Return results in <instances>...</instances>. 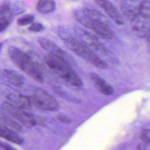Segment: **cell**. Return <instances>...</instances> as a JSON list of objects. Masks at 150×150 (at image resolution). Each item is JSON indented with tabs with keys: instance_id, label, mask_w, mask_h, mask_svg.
<instances>
[{
	"instance_id": "cell-11",
	"label": "cell",
	"mask_w": 150,
	"mask_h": 150,
	"mask_svg": "<svg viewBox=\"0 0 150 150\" xmlns=\"http://www.w3.org/2000/svg\"><path fill=\"white\" fill-rule=\"evenodd\" d=\"M8 102L15 107L26 110L30 108L32 105L28 96H24L18 91L9 93L6 97Z\"/></svg>"
},
{
	"instance_id": "cell-10",
	"label": "cell",
	"mask_w": 150,
	"mask_h": 150,
	"mask_svg": "<svg viewBox=\"0 0 150 150\" xmlns=\"http://www.w3.org/2000/svg\"><path fill=\"white\" fill-rule=\"evenodd\" d=\"M38 42L41 47L47 51L49 53L60 57L66 60L70 63V62L72 61V59H70L69 56L67 55L63 49L49 39L45 38H40L38 39Z\"/></svg>"
},
{
	"instance_id": "cell-15",
	"label": "cell",
	"mask_w": 150,
	"mask_h": 150,
	"mask_svg": "<svg viewBox=\"0 0 150 150\" xmlns=\"http://www.w3.org/2000/svg\"><path fill=\"white\" fill-rule=\"evenodd\" d=\"M131 22L132 23V29L136 35L144 37L149 35V20L139 17Z\"/></svg>"
},
{
	"instance_id": "cell-12",
	"label": "cell",
	"mask_w": 150,
	"mask_h": 150,
	"mask_svg": "<svg viewBox=\"0 0 150 150\" xmlns=\"http://www.w3.org/2000/svg\"><path fill=\"white\" fill-rule=\"evenodd\" d=\"M0 77L5 82L14 86H22L25 81L24 77L15 70L10 69H2L0 70Z\"/></svg>"
},
{
	"instance_id": "cell-7",
	"label": "cell",
	"mask_w": 150,
	"mask_h": 150,
	"mask_svg": "<svg viewBox=\"0 0 150 150\" xmlns=\"http://www.w3.org/2000/svg\"><path fill=\"white\" fill-rule=\"evenodd\" d=\"M75 33L77 39L93 52L104 53H107V50L104 45L96 35L91 32L79 28L75 30Z\"/></svg>"
},
{
	"instance_id": "cell-16",
	"label": "cell",
	"mask_w": 150,
	"mask_h": 150,
	"mask_svg": "<svg viewBox=\"0 0 150 150\" xmlns=\"http://www.w3.org/2000/svg\"><path fill=\"white\" fill-rule=\"evenodd\" d=\"M0 137L16 144L23 143V138L15 131L0 123Z\"/></svg>"
},
{
	"instance_id": "cell-6",
	"label": "cell",
	"mask_w": 150,
	"mask_h": 150,
	"mask_svg": "<svg viewBox=\"0 0 150 150\" xmlns=\"http://www.w3.org/2000/svg\"><path fill=\"white\" fill-rule=\"evenodd\" d=\"M2 108L4 112L25 126L31 127L39 122L38 118H35L31 113L26 110L16 108L8 101L2 104Z\"/></svg>"
},
{
	"instance_id": "cell-1",
	"label": "cell",
	"mask_w": 150,
	"mask_h": 150,
	"mask_svg": "<svg viewBox=\"0 0 150 150\" xmlns=\"http://www.w3.org/2000/svg\"><path fill=\"white\" fill-rule=\"evenodd\" d=\"M76 19L85 27L93 30L98 36L105 39L113 37V32L106 17L97 10L83 8L74 12Z\"/></svg>"
},
{
	"instance_id": "cell-14",
	"label": "cell",
	"mask_w": 150,
	"mask_h": 150,
	"mask_svg": "<svg viewBox=\"0 0 150 150\" xmlns=\"http://www.w3.org/2000/svg\"><path fill=\"white\" fill-rule=\"evenodd\" d=\"M90 77L100 93L106 96L113 94L114 91L113 87L100 76L92 73L90 74Z\"/></svg>"
},
{
	"instance_id": "cell-4",
	"label": "cell",
	"mask_w": 150,
	"mask_h": 150,
	"mask_svg": "<svg viewBox=\"0 0 150 150\" xmlns=\"http://www.w3.org/2000/svg\"><path fill=\"white\" fill-rule=\"evenodd\" d=\"M59 35L67 47L77 55L97 68L101 69L107 68V64L104 60L77 39L69 36L66 33L63 32L62 30L60 31Z\"/></svg>"
},
{
	"instance_id": "cell-25",
	"label": "cell",
	"mask_w": 150,
	"mask_h": 150,
	"mask_svg": "<svg viewBox=\"0 0 150 150\" xmlns=\"http://www.w3.org/2000/svg\"><path fill=\"white\" fill-rule=\"evenodd\" d=\"M1 47H2V43H0V51H1Z\"/></svg>"
},
{
	"instance_id": "cell-18",
	"label": "cell",
	"mask_w": 150,
	"mask_h": 150,
	"mask_svg": "<svg viewBox=\"0 0 150 150\" xmlns=\"http://www.w3.org/2000/svg\"><path fill=\"white\" fill-rule=\"evenodd\" d=\"M55 8V4L52 0H39L36 5L37 11L42 14L52 12Z\"/></svg>"
},
{
	"instance_id": "cell-13",
	"label": "cell",
	"mask_w": 150,
	"mask_h": 150,
	"mask_svg": "<svg viewBox=\"0 0 150 150\" xmlns=\"http://www.w3.org/2000/svg\"><path fill=\"white\" fill-rule=\"evenodd\" d=\"M13 10L8 2H3L0 5V32L5 30L12 21Z\"/></svg>"
},
{
	"instance_id": "cell-22",
	"label": "cell",
	"mask_w": 150,
	"mask_h": 150,
	"mask_svg": "<svg viewBox=\"0 0 150 150\" xmlns=\"http://www.w3.org/2000/svg\"><path fill=\"white\" fill-rule=\"evenodd\" d=\"M141 139L144 142V143L149 144L150 141V135H149V129H145L144 130L141 137Z\"/></svg>"
},
{
	"instance_id": "cell-19",
	"label": "cell",
	"mask_w": 150,
	"mask_h": 150,
	"mask_svg": "<svg viewBox=\"0 0 150 150\" xmlns=\"http://www.w3.org/2000/svg\"><path fill=\"white\" fill-rule=\"evenodd\" d=\"M139 16L146 20L150 18V2L149 0H142L138 8Z\"/></svg>"
},
{
	"instance_id": "cell-20",
	"label": "cell",
	"mask_w": 150,
	"mask_h": 150,
	"mask_svg": "<svg viewBox=\"0 0 150 150\" xmlns=\"http://www.w3.org/2000/svg\"><path fill=\"white\" fill-rule=\"evenodd\" d=\"M34 21V16L30 14L25 15L19 18L17 21V23L19 26H25L33 23Z\"/></svg>"
},
{
	"instance_id": "cell-24",
	"label": "cell",
	"mask_w": 150,
	"mask_h": 150,
	"mask_svg": "<svg viewBox=\"0 0 150 150\" xmlns=\"http://www.w3.org/2000/svg\"><path fill=\"white\" fill-rule=\"evenodd\" d=\"M57 118L60 121H62V122H64V123H69L70 121V120L69 118H67V117H65V116L59 115Z\"/></svg>"
},
{
	"instance_id": "cell-21",
	"label": "cell",
	"mask_w": 150,
	"mask_h": 150,
	"mask_svg": "<svg viewBox=\"0 0 150 150\" xmlns=\"http://www.w3.org/2000/svg\"><path fill=\"white\" fill-rule=\"evenodd\" d=\"M28 29L30 31L38 32L42 31L44 29V27L42 24L39 23H34L31 24V25L29 27Z\"/></svg>"
},
{
	"instance_id": "cell-3",
	"label": "cell",
	"mask_w": 150,
	"mask_h": 150,
	"mask_svg": "<svg viewBox=\"0 0 150 150\" xmlns=\"http://www.w3.org/2000/svg\"><path fill=\"white\" fill-rule=\"evenodd\" d=\"M8 54L12 62L30 77L39 83L43 81L42 64L36 60L33 59L29 54L16 47L11 46L8 49Z\"/></svg>"
},
{
	"instance_id": "cell-23",
	"label": "cell",
	"mask_w": 150,
	"mask_h": 150,
	"mask_svg": "<svg viewBox=\"0 0 150 150\" xmlns=\"http://www.w3.org/2000/svg\"><path fill=\"white\" fill-rule=\"evenodd\" d=\"M0 148H2L4 150H17L14 148L13 146L10 145L9 144L0 141Z\"/></svg>"
},
{
	"instance_id": "cell-17",
	"label": "cell",
	"mask_w": 150,
	"mask_h": 150,
	"mask_svg": "<svg viewBox=\"0 0 150 150\" xmlns=\"http://www.w3.org/2000/svg\"><path fill=\"white\" fill-rule=\"evenodd\" d=\"M0 121H1L2 124L15 131L21 132L22 131L21 125L16 122V121L4 111H0Z\"/></svg>"
},
{
	"instance_id": "cell-2",
	"label": "cell",
	"mask_w": 150,
	"mask_h": 150,
	"mask_svg": "<svg viewBox=\"0 0 150 150\" xmlns=\"http://www.w3.org/2000/svg\"><path fill=\"white\" fill-rule=\"evenodd\" d=\"M44 60L52 73L66 85L74 89H80L83 87L80 77L66 60L49 53L45 56Z\"/></svg>"
},
{
	"instance_id": "cell-5",
	"label": "cell",
	"mask_w": 150,
	"mask_h": 150,
	"mask_svg": "<svg viewBox=\"0 0 150 150\" xmlns=\"http://www.w3.org/2000/svg\"><path fill=\"white\" fill-rule=\"evenodd\" d=\"M33 106L42 110L56 111L59 108L57 102L43 90L36 88L29 97Z\"/></svg>"
},
{
	"instance_id": "cell-9",
	"label": "cell",
	"mask_w": 150,
	"mask_h": 150,
	"mask_svg": "<svg viewBox=\"0 0 150 150\" xmlns=\"http://www.w3.org/2000/svg\"><path fill=\"white\" fill-rule=\"evenodd\" d=\"M141 1L142 0H122L121 9L131 22L140 17L138 15V8Z\"/></svg>"
},
{
	"instance_id": "cell-26",
	"label": "cell",
	"mask_w": 150,
	"mask_h": 150,
	"mask_svg": "<svg viewBox=\"0 0 150 150\" xmlns=\"http://www.w3.org/2000/svg\"><path fill=\"white\" fill-rule=\"evenodd\" d=\"M0 150H1V148H0Z\"/></svg>"
},
{
	"instance_id": "cell-8",
	"label": "cell",
	"mask_w": 150,
	"mask_h": 150,
	"mask_svg": "<svg viewBox=\"0 0 150 150\" xmlns=\"http://www.w3.org/2000/svg\"><path fill=\"white\" fill-rule=\"evenodd\" d=\"M96 3L99 5L107 14L108 17L116 24L119 25L124 23V19L122 15L117 11L114 6L108 0H94Z\"/></svg>"
}]
</instances>
